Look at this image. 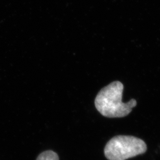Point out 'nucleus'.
Wrapping results in <instances>:
<instances>
[{"instance_id":"nucleus-1","label":"nucleus","mask_w":160,"mask_h":160,"mask_svg":"<svg viewBox=\"0 0 160 160\" xmlns=\"http://www.w3.org/2000/svg\"><path fill=\"white\" fill-rule=\"evenodd\" d=\"M124 86L119 81L113 82L98 92L95 100L96 108L108 118H122L131 112L137 105V101L131 99L127 103L122 101Z\"/></svg>"},{"instance_id":"nucleus-2","label":"nucleus","mask_w":160,"mask_h":160,"mask_svg":"<svg viewBox=\"0 0 160 160\" xmlns=\"http://www.w3.org/2000/svg\"><path fill=\"white\" fill-rule=\"evenodd\" d=\"M146 143L134 136H115L106 144L104 156L109 160H126L146 152Z\"/></svg>"},{"instance_id":"nucleus-3","label":"nucleus","mask_w":160,"mask_h":160,"mask_svg":"<svg viewBox=\"0 0 160 160\" xmlns=\"http://www.w3.org/2000/svg\"><path fill=\"white\" fill-rule=\"evenodd\" d=\"M36 160H59V158L58 155L54 151L47 150L41 153Z\"/></svg>"}]
</instances>
